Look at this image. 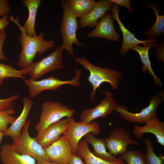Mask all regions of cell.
<instances>
[{
    "instance_id": "obj_3",
    "label": "cell",
    "mask_w": 164,
    "mask_h": 164,
    "mask_svg": "<svg viewBox=\"0 0 164 164\" xmlns=\"http://www.w3.org/2000/svg\"><path fill=\"white\" fill-rule=\"evenodd\" d=\"M60 2L63 13L60 29L63 41L60 47L63 50H67L69 55L73 56V44H74L77 46L84 45L79 41L76 36L79 23L77 18L72 13L66 0H60Z\"/></svg>"
},
{
    "instance_id": "obj_2",
    "label": "cell",
    "mask_w": 164,
    "mask_h": 164,
    "mask_svg": "<svg viewBox=\"0 0 164 164\" xmlns=\"http://www.w3.org/2000/svg\"><path fill=\"white\" fill-rule=\"evenodd\" d=\"M75 62L83 66L89 71L90 75L88 81L93 86V90L90 94L91 100L94 102L95 95L97 89L103 82H108L111 85L112 90L117 89L120 83L119 79L122 75L121 71L95 66L91 64L85 57H74Z\"/></svg>"
},
{
    "instance_id": "obj_31",
    "label": "cell",
    "mask_w": 164,
    "mask_h": 164,
    "mask_svg": "<svg viewBox=\"0 0 164 164\" xmlns=\"http://www.w3.org/2000/svg\"><path fill=\"white\" fill-rule=\"evenodd\" d=\"M7 35L5 29L0 30V60H6L7 58L3 51V47L4 42L7 38Z\"/></svg>"
},
{
    "instance_id": "obj_5",
    "label": "cell",
    "mask_w": 164,
    "mask_h": 164,
    "mask_svg": "<svg viewBox=\"0 0 164 164\" xmlns=\"http://www.w3.org/2000/svg\"><path fill=\"white\" fill-rule=\"evenodd\" d=\"M63 50L57 47L53 52L38 62L33 61L27 67L22 68L30 79L36 80L47 73L59 69H63Z\"/></svg>"
},
{
    "instance_id": "obj_29",
    "label": "cell",
    "mask_w": 164,
    "mask_h": 164,
    "mask_svg": "<svg viewBox=\"0 0 164 164\" xmlns=\"http://www.w3.org/2000/svg\"><path fill=\"white\" fill-rule=\"evenodd\" d=\"M14 109L0 110V131L4 134L9 127L8 125L12 124L17 118L11 115L15 113Z\"/></svg>"
},
{
    "instance_id": "obj_35",
    "label": "cell",
    "mask_w": 164,
    "mask_h": 164,
    "mask_svg": "<svg viewBox=\"0 0 164 164\" xmlns=\"http://www.w3.org/2000/svg\"><path fill=\"white\" fill-rule=\"evenodd\" d=\"M69 164H86L82 158L78 155L72 154Z\"/></svg>"
},
{
    "instance_id": "obj_19",
    "label": "cell",
    "mask_w": 164,
    "mask_h": 164,
    "mask_svg": "<svg viewBox=\"0 0 164 164\" xmlns=\"http://www.w3.org/2000/svg\"><path fill=\"white\" fill-rule=\"evenodd\" d=\"M0 158L3 164H36L37 162L30 156L17 153L12 145L9 143L2 146Z\"/></svg>"
},
{
    "instance_id": "obj_36",
    "label": "cell",
    "mask_w": 164,
    "mask_h": 164,
    "mask_svg": "<svg viewBox=\"0 0 164 164\" xmlns=\"http://www.w3.org/2000/svg\"><path fill=\"white\" fill-rule=\"evenodd\" d=\"M8 15H5L0 19V30L5 29L9 23Z\"/></svg>"
},
{
    "instance_id": "obj_13",
    "label": "cell",
    "mask_w": 164,
    "mask_h": 164,
    "mask_svg": "<svg viewBox=\"0 0 164 164\" xmlns=\"http://www.w3.org/2000/svg\"><path fill=\"white\" fill-rule=\"evenodd\" d=\"M45 153L51 162L60 164H69L72 155L69 141L64 135L44 149Z\"/></svg>"
},
{
    "instance_id": "obj_10",
    "label": "cell",
    "mask_w": 164,
    "mask_h": 164,
    "mask_svg": "<svg viewBox=\"0 0 164 164\" xmlns=\"http://www.w3.org/2000/svg\"><path fill=\"white\" fill-rule=\"evenodd\" d=\"M131 135V133L122 127L113 128L110 137L104 139L109 153L116 156L126 152L129 144L138 145L139 143L132 139Z\"/></svg>"
},
{
    "instance_id": "obj_38",
    "label": "cell",
    "mask_w": 164,
    "mask_h": 164,
    "mask_svg": "<svg viewBox=\"0 0 164 164\" xmlns=\"http://www.w3.org/2000/svg\"><path fill=\"white\" fill-rule=\"evenodd\" d=\"M4 135V133L0 131V144Z\"/></svg>"
},
{
    "instance_id": "obj_17",
    "label": "cell",
    "mask_w": 164,
    "mask_h": 164,
    "mask_svg": "<svg viewBox=\"0 0 164 164\" xmlns=\"http://www.w3.org/2000/svg\"><path fill=\"white\" fill-rule=\"evenodd\" d=\"M113 3L110 0H101L97 2L92 9L82 18L79 23L80 28L89 26H95L99 19L102 18L106 12L111 10Z\"/></svg>"
},
{
    "instance_id": "obj_11",
    "label": "cell",
    "mask_w": 164,
    "mask_h": 164,
    "mask_svg": "<svg viewBox=\"0 0 164 164\" xmlns=\"http://www.w3.org/2000/svg\"><path fill=\"white\" fill-rule=\"evenodd\" d=\"M102 91L105 93V97L97 105L93 108H87L81 111L80 116L81 122L89 124L99 118H106L114 110L117 104L112 97L113 94L108 91Z\"/></svg>"
},
{
    "instance_id": "obj_18",
    "label": "cell",
    "mask_w": 164,
    "mask_h": 164,
    "mask_svg": "<svg viewBox=\"0 0 164 164\" xmlns=\"http://www.w3.org/2000/svg\"><path fill=\"white\" fill-rule=\"evenodd\" d=\"M23 103V106L21 114L4 134L5 136L10 137L13 141L17 140L19 137L22 129L26 122L29 112L33 104L32 100L27 97H24Z\"/></svg>"
},
{
    "instance_id": "obj_9",
    "label": "cell",
    "mask_w": 164,
    "mask_h": 164,
    "mask_svg": "<svg viewBox=\"0 0 164 164\" xmlns=\"http://www.w3.org/2000/svg\"><path fill=\"white\" fill-rule=\"evenodd\" d=\"M162 101V99L157 94L151 97L149 105L138 113L131 112L126 107L118 104L114 110L125 120L133 123H145L151 118L157 116L156 110Z\"/></svg>"
},
{
    "instance_id": "obj_14",
    "label": "cell",
    "mask_w": 164,
    "mask_h": 164,
    "mask_svg": "<svg viewBox=\"0 0 164 164\" xmlns=\"http://www.w3.org/2000/svg\"><path fill=\"white\" fill-rule=\"evenodd\" d=\"M119 9L118 6L114 4L111 9L113 13L112 17L118 23L123 35V41L120 50V53L121 55H125L134 46L139 43H142L144 45L149 43H155L158 41L155 38L145 40H140L137 39L135 35L126 29L121 22L118 15Z\"/></svg>"
},
{
    "instance_id": "obj_34",
    "label": "cell",
    "mask_w": 164,
    "mask_h": 164,
    "mask_svg": "<svg viewBox=\"0 0 164 164\" xmlns=\"http://www.w3.org/2000/svg\"><path fill=\"white\" fill-rule=\"evenodd\" d=\"M113 4L126 8L128 10L129 12L132 13L134 11L133 9L130 5V0H110Z\"/></svg>"
},
{
    "instance_id": "obj_21",
    "label": "cell",
    "mask_w": 164,
    "mask_h": 164,
    "mask_svg": "<svg viewBox=\"0 0 164 164\" xmlns=\"http://www.w3.org/2000/svg\"><path fill=\"white\" fill-rule=\"evenodd\" d=\"M88 144L85 139H83L80 141L77 149V155L84 159L86 164H125L120 156L113 162H108L95 156L90 150Z\"/></svg>"
},
{
    "instance_id": "obj_39",
    "label": "cell",
    "mask_w": 164,
    "mask_h": 164,
    "mask_svg": "<svg viewBox=\"0 0 164 164\" xmlns=\"http://www.w3.org/2000/svg\"><path fill=\"white\" fill-rule=\"evenodd\" d=\"M2 83H3L2 81H0V86H1V84H2Z\"/></svg>"
},
{
    "instance_id": "obj_28",
    "label": "cell",
    "mask_w": 164,
    "mask_h": 164,
    "mask_svg": "<svg viewBox=\"0 0 164 164\" xmlns=\"http://www.w3.org/2000/svg\"><path fill=\"white\" fill-rule=\"evenodd\" d=\"M120 156L128 164H148L145 154L138 150H128Z\"/></svg>"
},
{
    "instance_id": "obj_30",
    "label": "cell",
    "mask_w": 164,
    "mask_h": 164,
    "mask_svg": "<svg viewBox=\"0 0 164 164\" xmlns=\"http://www.w3.org/2000/svg\"><path fill=\"white\" fill-rule=\"evenodd\" d=\"M19 97V95L15 94L6 99H0V110L14 109L15 104L13 101Z\"/></svg>"
},
{
    "instance_id": "obj_15",
    "label": "cell",
    "mask_w": 164,
    "mask_h": 164,
    "mask_svg": "<svg viewBox=\"0 0 164 164\" xmlns=\"http://www.w3.org/2000/svg\"><path fill=\"white\" fill-rule=\"evenodd\" d=\"M87 36L90 38H103L110 41H118L119 35L115 29L111 13H108L101 18L95 29L89 32Z\"/></svg>"
},
{
    "instance_id": "obj_1",
    "label": "cell",
    "mask_w": 164,
    "mask_h": 164,
    "mask_svg": "<svg viewBox=\"0 0 164 164\" xmlns=\"http://www.w3.org/2000/svg\"><path fill=\"white\" fill-rule=\"evenodd\" d=\"M9 19L18 26L21 32L19 39L22 48L17 65L22 69L28 66L33 62L36 54L41 55L47 50L54 47V41L53 40L49 41L45 40L44 32L34 36H29L19 24L18 17L15 19L12 15Z\"/></svg>"
},
{
    "instance_id": "obj_4",
    "label": "cell",
    "mask_w": 164,
    "mask_h": 164,
    "mask_svg": "<svg viewBox=\"0 0 164 164\" xmlns=\"http://www.w3.org/2000/svg\"><path fill=\"white\" fill-rule=\"evenodd\" d=\"M31 119L25 124L19 138L12 144L15 151L20 155L30 156L37 162H51L45 153L44 149L35 139L30 136L29 128Z\"/></svg>"
},
{
    "instance_id": "obj_24",
    "label": "cell",
    "mask_w": 164,
    "mask_h": 164,
    "mask_svg": "<svg viewBox=\"0 0 164 164\" xmlns=\"http://www.w3.org/2000/svg\"><path fill=\"white\" fill-rule=\"evenodd\" d=\"M76 18H82L96 5L94 0H66Z\"/></svg>"
},
{
    "instance_id": "obj_16",
    "label": "cell",
    "mask_w": 164,
    "mask_h": 164,
    "mask_svg": "<svg viewBox=\"0 0 164 164\" xmlns=\"http://www.w3.org/2000/svg\"><path fill=\"white\" fill-rule=\"evenodd\" d=\"M143 127L137 125L133 126V134L138 139L141 138L143 134L151 133L156 137L158 142L164 146V122L160 121L156 116L148 120Z\"/></svg>"
},
{
    "instance_id": "obj_32",
    "label": "cell",
    "mask_w": 164,
    "mask_h": 164,
    "mask_svg": "<svg viewBox=\"0 0 164 164\" xmlns=\"http://www.w3.org/2000/svg\"><path fill=\"white\" fill-rule=\"evenodd\" d=\"M10 9L7 0H0V18L8 15Z\"/></svg>"
},
{
    "instance_id": "obj_25",
    "label": "cell",
    "mask_w": 164,
    "mask_h": 164,
    "mask_svg": "<svg viewBox=\"0 0 164 164\" xmlns=\"http://www.w3.org/2000/svg\"><path fill=\"white\" fill-rule=\"evenodd\" d=\"M148 6L154 10L156 17L155 22L153 26L148 30L144 31L145 36L149 39H151L164 35V15H159V10L156 4L149 3Z\"/></svg>"
},
{
    "instance_id": "obj_26",
    "label": "cell",
    "mask_w": 164,
    "mask_h": 164,
    "mask_svg": "<svg viewBox=\"0 0 164 164\" xmlns=\"http://www.w3.org/2000/svg\"><path fill=\"white\" fill-rule=\"evenodd\" d=\"M27 75L25 70L22 69L18 70L11 65L0 63V81H2L8 77H20L24 79L26 78L23 75Z\"/></svg>"
},
{
    "instance_id": "obj_27",
    "label": "cell",
    "mask_w": 164,
    "mask_h": 164,
    "mask_svg": "<svg viewBox=\"0 0 164 164\" xmlns=\"http://www.w3.org/2000/svg\"><path fill=\"white\" fill-rule=\"evenodd\" d=\"M143 142L146 148L145 155L148 164H164L163 156L162 155L159 156L155 153L152 142L150 140L145 138Z\"/></svg>"
},
{
    "instance_id": "obj_12",
    "label": "cell",
    "mask_w": 164,
    "mask_h": 164,
    "mask_svg": "<svg viewBox=\"0 0 164 164\" xmlns=\"http://www.w3.org/2000/svg\"><path fill=\"white\" fill-rule=\"evenodd\" d=\"M71 117H67L51 124L44 130L38 132L35 139L44 149L66 132L69 127Z\"/></svg>"
},
{
    "instance_id": "obj_37",
    "label": "cell",
    "mask_w": 164,
    "mask_h": 164,
    "mask_svg": "<svg viewBox=\"0 0 164 164\" xmlns=\"http://www.w3.org/2000/svg\"><path fill=\"white\" fill-rule=\"evenodd\" d=\"M36 164H60L58 163L51 162H37Z\"/></svg>"
},
{
    "instance_id": "obj_6",
    "label": "cell",
    "mask_w": 164,
    "mask_h": 164,
    "mask_svg": "<svg viewBox=\"0 0 164 164\" xmlns=\"http://www.w3.org/2000/svg\"><path fill=\"white\" fill-rule=\"evenodd\" d=\"M75 112L59 102L46 101L42 104V110L39 121L35 126L38 132L42 131L49 125L63 118L72 117Z\"/></svg>"
},
{
    "instance_id": "obj_33",
    "label": "cell",
    "mask_w": 164,
    "mask_h": 164,
    "mask_svg": "<svg viewBox=\"0 0 164 164\" xmlns=\"http://www.w3.org/2000/svg\"><path fill=\"white\" fill-rule=\"evenodd\" d=\"M154 46L157 49L156 60L158 61L164 62V43L155 44Z\"/></svg>"
},
{
    "instance_id": "obj_8",
    "label": "cell",
    "mask_w": 164,
    "mask_h": 164,
    "mask_svg": "<svg viewBox=\"0 0 164 164\" xmlns=\"http://www.w3.org/2000/svg\"><path fill=\"white\" fill-rule=\"evenodd\" d=\"M100 129V126L97 122L93 121L89 124H85L80 121L76 122L71 117L69 127L63 134L69 141L72 154L77 155L78 145L82 137L90 132L94 135H99Z\"/></svg>"
},
{
    "instance_id": "obj_20",
    "label": "cell",
    "mask_w": 164,
    "mask_h": 164,
    "mask_svg": "<svg viewBox=\"0 0 164 164\" xmlns=\"http://www.w3.org/2000/svg\"><path fill=\"white\" fill-rule=\"evenodd\" d=\"M84 136L87 142L93 147L94 150L92 152L95 156L108 162H113L116 160L117 158L107 152L104 139L97 138L91 132L88 133Z\"/></svg>"
},
{
    "instance_id": "obj_23",
    "label": "cell",
    "mask_w": 164,
    "mask_h": 164,
    "mask_svg": "<svg viewBox=\"0 0 164 164\" xmlns=\"http://www.w3.org/2000/svg\"><path fill=\"white\" fill-rule=\"evenodd\" d=\"M154 43H149L143 46H140L138 45L134 46L131 49L137 52L140 56L143 63L142 71L145 72L148 71L149 74L153 78L155 84L159 87L162 86V81L154 73L151 67L149 56V51L152 47L154 46Z\"/></svg>"
},
{
    "instance_id": "obj_7",
    "label": "cell",
    "mask_w": 164,
    "mask_h": 164,
    "mask_svg": "<svg viewBox=\"0 0 164 164\" xmlns=\"http://www.w3.org/2000/svg\"><path fill=\"white\" fill-rule=\"evenodd\" d=\"M73 71L75 73V76L71 80H61L53 76L38 81L32 80L30 79H24L26 85L29 88L30 97H35L44 90H56L64 84L70 85L75 87H79L80 84V80L81 71L76 69Z\"/></svg>"
},
{
    "instance_id": "obj_22",
    "label": "cell",
    "mask_w": 164,
    "mask_h": 164,
    "mask_svg": "<svg viewBox=\"0 0 164 164\" xmlns=\"http://www.w3.org/2000/svg\"><path fill=\"white\" fill-rule=\"evenodd\" d=\"M22 4L29 10V16L24 25L22 26L26 34L30 36H36L35 24L37 11L40 5L41 0H22Z\"/></svg>"
}]
</instances>
